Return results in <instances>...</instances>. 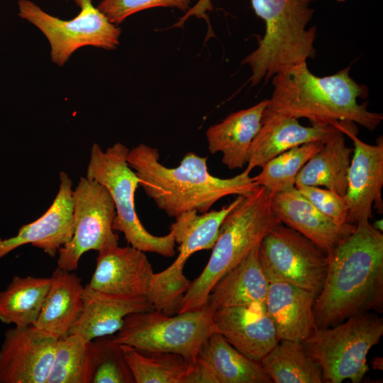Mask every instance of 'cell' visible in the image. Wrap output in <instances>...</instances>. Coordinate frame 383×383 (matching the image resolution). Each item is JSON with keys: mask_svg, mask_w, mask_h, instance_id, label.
Here are the masks:
<instances>
[{"mask_svg": "<svg viewBox=\"0 0 383 383\" xmlns=\"http://www.w3.org/2000/svg\"><path fill=\"white\" fill-rule=\"evenodd\" d=\"M323 145L321 142L301 145L266 162L254 182L272 195L296 187L298 173L306 162Z\"/></svg>", "mask_w": 383, "mask_h": 383, "instance_id": "4dcf8cb0", "label": "cell"}, {"mask_svg": "<svg viewBox=\"0 0 383 383\" xmlns=\"http://www.w3.org/2000/svg\"><path fill=\"white\" fill-rule=\"evenodd\" d=\"M274 383H322L320 366L304 351L301 342L280 340L260 360Z\"/></svg>", "mask_w": 383, "mask_h": 383, "instance_id": "83f0119b", "label": "cell"}, {"mask_svg": "<svg viewBox=\"0 0 383 383\" xmlns=\"http://www.w3.org/2000/svg\"><path fill=\"white\" fill-rule=\"evenodd\" d=\"M272 209L282 224L309 239L327 255L355 228L353 224L335 223L296 187L272 195Z\"/></svg>", "mask_w": 383, "mask_h": 383, "instance_id": "d6986e66", "label": "cell"}, {"mask_svg": "<svg viewBox=\"0 0 383 383\" xmlns=\"http://www.w3.org/2000/svg\"><path fill=\"white\" fill-rule=\"evenodd\" d=\"M51 277H13L0 292V321L15 327L35 325L49 289Z\"/></svg>", "mask_w": 383, "mask_h": 383, "instance_id": "4316f807", "label": "cell"}, {"mask_svg": "<svg viewBox=\"0 0 383 383\" xmlns=\"http://www.w3.org/2000/svg\"><path fill=\"white\" fill-rule=\"evenodd\" d=\"M328 266L313 313L317 328L350 317L383 312V234L370 221L354 231L327 255Z\"/></svg>", "mask_w": 383, "mask_h": 383, "instance_id": "6da1fadb", "label": "cell"}, {"mask_svg": "<svg viewBox=\"0 0 383 383\" xmlns=\"http://www.w3.org/2000/svg\"><path fill=\"white\" fill-rule=\"evenodd\" d=\"M382 358L376 357L373 360L372 367L374 370H382Z\"/></svg>", "mask_w": 383, "mask_h": 383, "instance_id": "e575fe53", "label": "cell"}, {"mask_svg": "<svg viewBox=\"0 0 383 383\" xmlns=\"http://www.w3.org/2000/svg\"><path fill=\"white\" fill-rule=\"evenodd\" d=\"M243 197L238 195L218 211L203 213L189 211L175 218L170 231L179 245V254L167 268L154 274L147 296L154 309L169 315L177 313L181 300L192 283L183 273L187 261L197 251L212 249L223 219Z\"/></svg>", "mask_w": 383, "mask_h": 383, "instance_id": "9c48e42d", "label": "cell"}, {"mask_svg": "<svg viewBox=\"0 0 383 383\" xmlns=\"http://www.w3.org/2000/svg\"><path fill=\"white\" fill-rule=\"evenodd\" d=\"M154 274L144 252L116 245L99 252L87 286L109 294L147 297Z\"/></svg>", "mask_w": 383, "mask_h": 383, "instance_id": "e0dca14e", "label": "cell"}, {"mask_svg": "<svg viewBox=\"0 0 383 383\" xmlns=\"http://www.w3.org/2000/svg\"><path fill=\"white\" fill-rule=\"evenodd\" d=\"M60 187L49 209L39 218L22 226L15 236L0 238V260L26 244L55 257L72 238L73 226L72 181L67 173L59 174Z\"/></svg>", "mask_w": 383, "mask_h": 383, "instance_id": "9a60e30c", "label": "cell"}, {"mask_svg": "<svg viewBox=\"0 0 383 383\" xmlns=\"http://www.w3.org/2000/svg\"><path fill=\"white\" fill-rule=\"evenodd\" d=\"M190 0H102L97 9L109 22L117 25L128 16L143 10L155 7L189 10Z\"/></svg>", "mask_w": 383, "mask_h": 383, "instance_id": "d6a6232c", "label": "cell"}, {"mask_svg": "<svg viewBox=\"0 0 383 383\" xmlns=\"http://www.w3.org/2000/svg\"><path fill=\"white\" fill-rule=\"evenodd\" d=\"M214 312L206 304L201 309L174 315L155 309L134 313L125 318L113 337L120 345L180 355L192 365L203 343L216 331Z\"/></svg>", "mask_w": 383, "mask_h": 383, "instance_id": "ba28073f", "label": "cell"}, {"mask_svg": "<svg viewBox=\"0 0 383 383\" xmlns=\"http://www.w3.org/2000/svg\"><path fill=\"white\" fill-rule=\"evenodd\" d=\"M80 12L62 20L44 11L30 0H19L18 16L36 26L47 38L52 61L63 66L74 51L84 46L113 50L119 44L121 28L111 23L91 0H74Z\"/></svg>", "mask_w": 383, "mask_h": 383, "instance_id": "30bf717a", "label": "cell"}, {"mask_svg": "<svg viewBox=\"0 0 383 383\" xmlns=\"http://www.w3.org/2000/svg\"><path fill=\"white\" fill-rule=\"evenodd\" d=\"M344 134L353 140L354 148L348 172L345 198L348 206V223L370 221L372 207L383 212V140L381 136L375 145L367 144L357 138L354 123H346Z\"/></svg>", "mask_w": 383, "mask_h": 383, "instance_id": "4fadbf2b", "label": "cell"}, {"mask_svg": "<svg viewBox=\"0 0 383 383\" xmlns=\"http://www.w3.org/2000/svg\"><path fill=\"white\" fill-rule=\"evenodd\" d=\"M57 340L35 325L8 329L0 348V383H46Z\"/></svg>", "mask_w": 383, "mask_h": 383, "instance_id": "5bb4252c", "label": "cell"}, {"mask_svg": "<svg viewBox=\"0 0 383 383\" xmlns=\"http://www.w3.org/2000/svg\"><path fill=\"white\" fill-rule=\"evenodd\" d=\"M91 383H134L135 380L125 359L121 345L113 336L91 340Z\"/></svg>", "mask_w": 383, "mask_h": 383, "instance_id": "1f68e13d", "label": "cell"}, {"mask_svg": "<svg viewBox=\"0 0 383 383\" xmlns=\"http://www.w3.org/2000/svg\"><path fill=\"white\" fill-rule=\"evenodd\" d=\"M296 188L321 213L343 225L348 223V206L345 196L320 187L297 186Z\"/></svg>", "mask_w": 383, "mask_h": 383, "instance_id": "836d02e7", "label": "cell"}, {"mask_svg": "<svg viewBox=\"0 0 383 383\" xmlns=\"http://www.w3.org/2000/svg\"><path fill=\"white\" fill-rule=\"evenodd\" d=\"M73 226L71 240L58 250L57 267L68 271L78 267L87 251L99 252L118 245L113 229L116 209L106 187L87 177H81L73 190Z\"/></svg>", "mask_w": 383, "mask_h": 383, "instance_id": "7c38bea8", "label": "cell"}, {"mask_svg": "<svg viewBox=\"0 0 383 383\" xmlns=\"http://www.w3.org/2000/svg\"><path fill=\"white\" fill-rule=\"evenodd\" d=\"M343 132V123L337 124L301 126L292 117L262 118L261 128L254 138L245 171L250 173L257 167L277 155L303 144L325 143Z\"/></svg>", "mask_w": 383, "mask_h": 383, "instance_id": "44dd1931", "label": "cell"}, {"mask_svg": "<svg viewBox=\"0 0 383 383\" xmlns=\"http://www.w3.org/2000/svg\"><path fill=\"white\" fill-rule=\"evenodd\" d=\"M316 298L312 292L289 283H269L265 305L279 340L301 342L317 329Z\"/></svg>", "mask_w": 383, "mask_h": 383, "instance_id": "7402d4cb", "label": "cell"}, {"mask_svg": "<svg viewBox=\"0 0 383 383\" xmlns=\"http://www.w3.org/2000/svg\"><path fill=\"white\" fill-rule=\"evenodd\" d=\"M91 341L73 333L58 338L46 383H91Z\"/></svg>", "mask_w": 383, "mask_h": 383, "instance_id": "f546056e", "label": "cell"}, {"mask_svg": "<svg viewBox=\"0 0 383 383\" xmlns=\"http://www.w3.org/2000/svg\"><path fill=\"white\" fill-rule=\"evenodd\" d=\"M259 261L270 282H287L316 296L323 286L327 255L297 231L279 224L261 241Z\"/></svg>", "mask_w": 383, "mask_h": 383, "instance_id": "8fae6325", "label": "cell"}, {"mask_svg": "<svg viewBox=\"0 0 383 383\" xmlns=\"http://www.w3.org/2000/svg\"><path fill=\"white\" fill-rule=\"evenodd\" d=\"M121 345L135 383H184L191 365L180 355Z\"/></svg>", "mask_w": 383, "mask_h": 383, "instance_id": "f1b7e54d", "label": "cell"}, {"mask_svg": "<svg viewBox=\"0 0 383 383\" xmlns=\"http://www.w3.org/2000/svg\"><path fill=\"white\" fill-rule=\"evenodd\" d=\"M50 277L35 326L58 339L68 335L77 321L84 287L75 273L58 267Z\"/></svg>", "mask_w": 383, "mask_h": 383, "instance_id": "cb8c5ba5", "label": "cell"}, {"mask_svg": "<svg viewBox=\"0 0 383 383\" xmlns=\"http://www.w3.org/2000/svg\"><path fill=\"white\" fill-rule=\"evenodd\" d=\"M314 1L252 0L255 13L265 23V32L257 49L242 62L251 69V86L315 58L316 28H306Z\"/></svg>", "mask_w": 383, "mask_h": 383, "instance_id": "5b68a950", "label": "cell"}, {"mask_svg": "<svg viewBox=\"0 0 383 383\" xmlns=\"http://www.w3.org/2000/svg\"><path fill=\"white\" fill-rule=\"evenodd\" d=\"M338 1H345V0H338Z\"/></svg>", "mask_w": 383, "mask_h": 383, "instance_id": "d590c367", "label": "cell"}, {"mask_svg": "<svg viewBox=\"0 0 383 383\" xmlns=\"http://www.w3.org/2000/svg\"><path fill=\"white\" fill-rule=\"evenodd\" d=\"M353 152V148L345 143L344 133H338L325 142L302 167L296 177V187H324L345 196Z\"/></svg>", "mask_w": 383, "mask_h": 383, "instance_id": "484cf974", "label": "cell"}, {"mask_svg": "<svg viewBox=\"0 0 383 383\" xmlns=\"http://www.w3.org/2000/svg\"><path fill=\"white\" fill-rule=\"evenodd\" d=\"M272 195L263 187L244 196L225 217L210 258L191 283L177 313L201 309L215 284L235 267L277 226L282 223L272 209Z\"/></svg>", "mask_w": 383, "mask_h": 383, "instance_id": "277c9868", "label": "cell"}, {"mask_svg": "<svg viewBox=\"0 0 383 383\" xmlns=\"http://www.w3.org/2000/svg\"><path fill=\"white\" fill-rule=\"evenodd\" d=\"M258 248L252 250L212 287L206 304L215 311L265 303L269 282L259 261Z\"/></svg>", "mask_w": 383, "mask_h": 383, "instance_id": "d4e9b609", "label": "cell"}, {"mask_svg": "<svg viewBox=\"0 0 383 383\" xmlns=\"http://www.w3.org/2000/svg\"><path fill=\"white\" fill-rule=\"evenodd\" d=\"M349 70L350 66L319 77L304 63L274 75L262 118H305L318 125L346 122L374 130L383 116L368 111L365 104H358L357 99L367 97L368 90L350 76Z\"/></svg>", "mask_w": 383, "mask_h": 383, "instance_id": "3957f363", "label": "cell"}, {"mask_svg": "<svg viewBox=\"0 0 383 383\" xmlns=\"http://www.w3.org/2000/svg\"><path fill=\"white\" fill-rule=\"evenodd\" d=\"M151 310L154 308L146 296L109 294L87 285L80 313L70 333L87 341L112 335L121 328L128 315Z\"/></svg>", "mask_w": 383, "mask_h": 383, "instance_id": "ffe728a7", "label": "cell"}, {"mask_svg": "<svg viewBox=\"0 0 383 383\" xmlns=\"http://www.w3.org/2000/svg\"><path fill=\"white\" fill-rule=\"evenodd\" d=\"M382 335V317L369 311L331 327L317 328L301 344L320 366L323 382L349 379L360 383L369 370L367 355Z\"/></svg>", "mask_w": 383, "mask_h": 383, "instance_id": "52a82bcc", "label": "cell"}, {"mask_svg": "<svg viewBox=\"0 0 383 383\" xmlns=\"http://www.w3.org/2000/svg\"><path fill=\"white\" fill-rule=\"evenodd\" d=\"M260 362L238 351L218 332L201 345L184 383H272Z\"/></svg>", "mask_w": 383, "mask_h": 383, "instance_id": "2e32d148", "label": "cell"}, {"mask_svg": "<svg viewBox=\"0 0 383 383\" xmlns=\"http://www.w3.org/2000/svg\"><path fill=\"white\" fill-rule=\"evenodd\" d=\"M160 157L157 148L140 143L129 150L127 161L145 194L172 218L189 211L207 212L225 196H246L260 187L245 170L230 178L212 175L207 157L193 152H187L175 167L165 166Z\"/></svg>", "mask_w": 383, "mask_h": 383, "instance_id": "7a4b0ae2", "label": "cell"}, {"mask_svg": "<svg viewBox=\"0 0 383 383\" xmlns=\"http://www.w3.org/2000/svg\"><path fill=\"white\" fill-rule=\"evenodd\" d=\"M213 321L216 332L240 353L257 362L279 341L265 303L217 309Z\"/></svg>", "mask_w": 383, "mask_h": 383, "instance_id": "ac0fdd59", "label": "cell"}, {"mask_svg": "<svg viewBox=\"0 0 383 383\" xmlns=\"http://www.w3.org/2000/svg\"><path fill=\"white\" fill-rule=\"evenodd\" d=\"M267 104L268 99H265L234 112L207 129L206 137L210 153L221 152L222 163L229 170L241 169L248 164L250 149L261 128Z\"/></svg>", "mask_w": 383, "mask_h": 383, "instance_id": "603a6c76", "label": "cell"}, {"mask_svg": "<svg viewBox=\"0 0 383 383\" xmlns=\"http://www.w3.org/2000/svg\"><path fill=\"white\" fill-rule=\"evenodd\" d=\"M129 148L118 142L105 151L94 143L87 169V177L107 189L114 203V231L123 233L128 243L144 252L173 257L176 243L173 233L157 236L149 233L135 210V193L140 179L127 161Z\"/></svg>", "mask_w": 383, "mask_h": 383, "instance_id": "8992f818", "label": "cell"}]
</instances>
